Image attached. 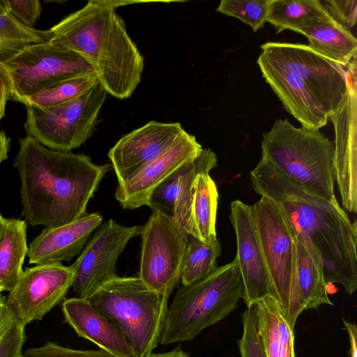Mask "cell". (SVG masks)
Segmentation results:
<instances>
[{
  "label": "cell",
  "mask_w": 357,
  "mask_h": 357,
  "mask_svg": "<svg viewBox=\"0 0 357 357\" xmlns=\"http://www.w3.org/2000/svg\"><path fill=\"white\" fill-rule=\"evenodd\" d=\"M255 191L276 204L297 241L321 261L327 285L337 283L351 295L357 288V228L338 202L312 193L261 159L250 172Z\"/></svg>",
  "instance_id": "6da1fadb"
},
{
  "label": "cell",
  "mask_w": 357,
  "mask_h": 357,
  "mask_svg": "<svg viewBox=\"0 0 357 357\" xmlns=\"http://www.w3.org/2000/svg\"><path fill=\"white\" fill-rule=\"evenodd\" d=\"M14 166L22 213L31 225L55 228L87 214V204L112 165L83 153L50 150L29 135L19 139Z\"/></svg>",
  "instance_id": "7a4b0ae2"
},
{
  "label": "cell",
  "mask_w": 357,
  "mask_h": 357,
  "mask_svg": "<svg viewBox=\"0 0 357 357\" xmlns=\"http://www.w3.org/2000/svg\"><path fill=\"white\" fill-rule=\"evenodd\" d=\"M257 63L285 109L302 125L317 130L340 109L356 63L348 68L301 43L268 42Z\"/></svg>",
  "instance_id": "3957f363"
},
{
  "label": "cell",
  "mask_w": 357,
  "mask_h": 357,
  "mask_svg": "<svg viewBox=\"0 0 357 357\" xmlns=\"http://www.w3.org/2000/svg\"><path fill=\"white\" fill-rule=\"evenodd\" d=\"M123 2L90 0L50 29V43L82 57L107 93L121 100L132 95L144 70V57L116 12Z\"/></svg>",
  "instance_id": "277c9868"
},
{
  "label": "cell",
  "mask_w": 357,
  "mask_h": 357,
  "mask_svg": "<svg viewBox=\"0 0 357 357\" xmlns=\"http://www.w3.org/2000/svg\"><path fill=\"white\" fill-rule=\"evenodd\" d=\"M261 158L310 192L331 202L335 172L334 145L319 130L296 128L287 119H276L263 134Z\"/></svg>",
  "instance_id": "5b68a950"
},
{
  "label": "cell",
  "mask_w": 357,
  "mask_h": 357,
  "mask_svg": "<svg viewBox=\"0 0 357 357\" xmlns=\"http://www.w3.org/2000/svg\"><path fill=\"white\" fill-rule=\"evenodd\" d=\"M243 296L237 260L218 267L206 278L179 287L170 304L160 344L192 340L234 310Z\"/></svg>",
  "instance_id": "8992f818"
},
{
  "label": "cell",
  "mask_w": 357,
  "mask_h": 357,
  "mask_svg": "<svg viewBox=\"0 0 357 357\" xmlns=\"http://www.w3.org/2000/svg\"><path fill=\"white\" fill-rule=\"evenodd\" d=\"M123 333L135 357H148L160 342L168 298L139 276H116L86 298Z\"/></svg>",
  "instance_id": "52a82bcc"
},
{
  "label": "cell",
  "mask_w": 357,
  "mask_h": 357,
  "mask_svg": "<svg viewBox=\"0 0 357 357\" xmlns=\"http://www.w3.org/2000/svg\"><path fill=\"white\" fill-rule=\"evenodd\" d=\"M107 94L98 82L86 93L60 105L25 106L27 135L53 151L69 152L80 147L93 135Z\"/></svg>",
  "instance_id": "ba28073f"
},
{
  "label": "cell",
  "mask_w": 357,
  "mask_h": 357,
  "mask_svg": "<svg viewBox=\"0 0 357 357\" xmlns=\"http://www.w3.org/2000/svg\"><path fill=\"white\" fill-rule=\"evenodd\" d=\"M252 212L269 277L287 322L297 301V240L280 207L262 197Z\"/></svg>",
  "instance_id": "9c48e42d"
},
{
  "label": "cell",
  "mask_w": 357,
  "mask_h": 357,
  "mask_svg": "<svg viewBox=\"0 0 357 357\" xmlns=\"http://www.w3.org/2000/svg\"><path fill=\"white\" fill-rule=\"evenodd\" d=\"M3 65L13 83L12 99L24 105L32 95L50 86L94 73L79 55L50 41L26 47Z\"/></svg>",
  "instance_id": "30bf717a"
},
{
  "label": "cell",
  "mask_w": 357,
  "mask_h": 357,
  "mask_svg": "<svg viewBox=\"0 0 357 357\" xmlns=\"http://www.w3.org/2000/svg\"><path fill=\"white\" fill-rule=\"evenodd\" d=\"M140 236L139 277L149 288L169 299L180 282L187 236L157 211L142 226Z\"/></svg>",
  "instance_id": "8fae6325"
},
{
  "label": "cell",
  "mask_w": 357,
  "mask_h": 357,
  "mask_svg": "<svg viewBox=\"0 0 357 357\" xmlns=\"http://www.w3.org/2000/svg\"><path fill=\"white\" fill-rule=\"evenodd\" d=\"M142 226H123L112 219L98 227L73 264V291L87 298L96 289L117 276L116 261L128 243L140 235Z\"/></svg>",
  "instance_id": "7c38bea8"
},
{
  "label": "cell",
  "mask_w": 357,
  "mask_h": 357,
  "mask_svg": "<svg viewBox=\"0 0 357 357\" xmlns=\"http://www.w3.org/2000/svg\"><path fill=\"white\" fill-rule=\"evenodd\" d=\"M74 281L73 265L61 262L38 264L22 271L7 304L26 326L41 320L65 297Z\"/></svg>",
  "instance_id": "4fadbf2b"
},
{
  "label": "cell",
  "mask_w": 357,
  "mask_h": 357,
  "mask_svg": "<svg viewBox=\"0 0 357 357\" xmlns=\"http://www.w3.org/2000/svg\"><path fill=\"white\" fill-rule=\"evenodd\" d=\"M218 159L211 149H203L195 158L177 168L152 192L149 206L169 220L186 236H195L192 204L197 177L209 174Z\"/></svg>",
  "instance_id": "5bb4252c"
},
{
  "label": "cell",
  "mask_w": 357,
  "mask_h": 357,
  "mask_svg": "<svg viewBox=\"0 0 357 357\" xmlns=\"http://www.w3.org/2000/svg\"><path fill=\"white\" fill-rule=\"evenodd\" d=\"M185 131L178 122L151 121L120 138L107 153L118 185L131 180L169 150Z\"/></svg>",
  "instance_id": "9a60e30c"
},
{
  "label": "cell",
  "mask_w": 357,
  "mask_h": 357,
  "mask_svg": "<svg viewBox=\"0 0 357 357\" xmlns=\"http://www.w3.org/2000/svg\"><path fill=\"white\" fill-rule=\"evenodd\" d=\"M229 219L236 236L237 260L246 306L268 296L277 300L254 220L252 207L240 200L231 202Z\"/></svg>",
  "instance_id": "2e32d148"
},
{
  "label": "cell",
  "mask_w": 357,
  "mask_h": 357,
  "mask_svg": "<svg viewBox=\"0 0 357 357\" xmlns=\"http://www.w3.org/2000/svg\"><path fill=\"white\" fill-rule=\"evenodd\" d=\"M356 74L351 75L347 98L331 120L334 126V165L335 181L343 207L357 212V148H356Z\"/></svg>",
  "instance_id": "e0dca14e"
},
{
  "label": "cell",
  "mask_w": 357,
  "mask_h": 357,
  "mask_svg": "<svg viewBox=\"0 0 357 357\" xmlns=\"http://www.w3.org/2000/svg\"><path fill=\"white\" fill-rule=\"evenodd\" d=\"M203 149L195 137L185 131L174 145L129 181L118 185L114 196L126 209L149 205L154 190L185 162Z\"/></svg>",
  "instance_id": "ac0fdd59"
},
{
  "label": "cell",
  "mask_w": 357,
  "mask_h": 357,
  "mask_svg": "<svg viewBox=\"0 0 357 357\" xmlns=\"http://www.w3.org/2000/svg\"><path fill=\"white\" fill-rule=\"evenodd\" d=\"M102 222V215L92 213L61 227H45L29 245V263L70 261L82 252L91 233Z\"/></svg>",
  "instance_id": "d6986e66"
},
{
  "label": "cell",
  "mask_w": 357,
  "mask_h": 357,
  "mask_svg": "<svg viewBox=\"0 0 357 357\" xmlns=\"http://www.w3.org/2000/svg\"><path fill=\"white\" fill-rule=\"evenodd\" d=\"M64 321L76 333L119 357H135L121 331L86 298H70L62 302Z\"/></svg>",
  "instance_id": "ffe728a7"
},
{
  "label": "cell",
  "mask_w": 357,
  "mask_h": 357,
  "mask_svg": "<svg viewBox=\"0 0 357 357\" xmlns=\"http://www.w3.org/2000/svg\"><path fill=\"white\" fill-rule=\"evenodd\" d=\"M297 240V239H296ZM323 266L316 253L297 241V301L289 326L294 331L298 315L304 310L331 305Z\"/></svg>",
  "instance_id": "44dd1931"
},
{
  "label": "cell",
  "mask_w": 357,
  "mask_h": 357,
  "mask_svg": "<svg viewBox=\"0 0 357 357\" xmlns=\"http://www.w3.org/2000/svg\"><path fill=\"white\" fill-rule=\"evenodd\" d=\"M255 304L258 330L266 357H295L294 331L279 301L268 296Z\"/></svg>",
  "instance_id": "7402d4cb"
},
{
  "label": "cell",
  "mask_w": 357,
  "mask_h": 357,
  "mask_svg": "<svg viewBox=\"0 0 357 357\" xmlns=\"http://www.w3.org/2000/svg\"><path fill=\"white\" fill-rule=\"evenodd\" d=\"M26 223L15 218H2L0 231V290L11 291L23 271L29 252Z\"/></svg>",
  "instance_id": "603a6c76"
},
{
  "label": "cell",
  "mask_w": 357,
  "mask_h": 357,
  "mask_svg": "<svg viewBox=\"0 0 357 357\" xmlns=\"http://www.w3.org/2000/svg\"><path fill=\"white\" fill-rule=\"evenodd\" d=\"M300 33L307 38L308 47L319 55L346 68L356 61L357 40L340 24L317 22Z\"/></svg>",
  "instance_id": "cb8c5ba5"
},
{
  "label": "cell",
  "mask_w": 357,
  "mask_h": 357,
  "mask_svg": "<svg viewBox=\"0 0 357 357\" xmlns=\"http://www.w3.org/2000/svg\"><path fill=\"white\" fill-rule=\"evenodd\" d=\"M267 22L277 33L284 30L300 33L317 22L337 23L320 0H271Z\"/></svg>",
  "instance_id": "d4e9b609"
},
{
  "label": "cell",
  "mask_w": 357,
  "mask_h": 357,
  "mask_svg": "<svg viewBox=\"0 0 357 357\" xmlns=\"http://www.w3.org/2000/svg\"><path fill=\"white\" fill-rule=\"evenodd\" d=\"M218 192L209 174L199 175L195 182L192 221L195 236L203 242L216 237L215 222Z\"/></svg>",
  "instance_id": "484cf974"
},
{
  "label": "cell",
  "mask_w": 357,
  "mask_h": 357,
  "mask_svg": "<svg viewBox=\"0 0 357 357\" xmlns=\"http://www.w3.org/2000/svg\"><path fill=\"white\" fill-rule=\"evenodd\" d=\"M187 249L182 264L180 282L183 286L193 284L212 273L217 268L221 246L216 237L206 242L192 236H187Z\"/></svg>",
  "instance_id": "4316f807"
},
{
  "label": "cell",
  "mask_w": 357,
  "mask_h": 357,
  "mask_svg": "<svg viewBox=\"0 0 357 357\" xmlns=\"http://www.w3.org/2000/svg\"><path fill=\"white\" fill-rule=\"evenodd\" d=\"M52 37L50 29L26 26L9 12H0V64H5L26 47L50 41Z\"/></svg>",
  "instance_id": "83f0119b"
},
{
  "label": "cell",
  "mask_w": 357,
  "mask_h": 357,
  "mask_svg": "<svg viewBox=\"0 0 357 357\" xmlns=\"http://www.w3.org/2000/svg\"><path fill=\"white\" fill-rule=\"evenodd\" d=\"M98 82L94 73L72 77L36 93L24 105L47 107L60 105L86 93Z\"/></svg>",
  "instance_id": "f1b7e54d"
},
{
  "label": "cell",
  "mask_w": 357,
  "mask_h": 357,
  "mask_svg": "<svg viewBox=\"0 0 357 357\" xmlns=\"http://www.w3.org/2000/svg\"><path fill=\"white\" fill-rule=\"evenodd\" d=\"M25 325L0 294V357H21Z\"/></svg>",
  "instance_id": "f546056e"
},
{
  "label": "cell",
  "mask_w": 357,
  "mask_h": 357,
  "mask_svg": "<svg viewBox=\"0 0 357 357\" xmlns=\"http://www.w3.org/2000/svg\"><path fill=\"white\" fill-rule=\"evenodd\" d=\"M271 1L222 0L216 10L241 20L257 31L267 22Z\"/></svg>",
  "instance_id": "4dcf8cb0"
},
{
  "label": "cell",
  "mask_w": 357,
  "mask_h": 357,
  "mask_svg": "<svg viewBox=\"0 0 357 357\" xmlns=\"http://www.w3.org/2000/svg\"><path fill=\"white\" fill-rule=\"evenodd\" d=\"M242 321L243 335L238 340L241 357H266L258 330L255 303L247 307Z\"/></svg>",
  "instance_id": "1f68e13d"
},
{
  "label": "cell",
  "mask_w": 357,
  "mask_h": 357,
  "mask_svg": "<svg viewBox=\"0 0 357 357\" xmlns=\"http://www.w3.org/2000/svg\"><path fill=\"white\" fill-rule=\"evenodd\" d=\"M21 357H119L102 349L77 350L65 347L56 342H47L44 345L26 349Z\"/></svg>",
  "instance_id": "d6a6232c"
},
{
  "label": "cell",
  "mask_w": 357,
  "mask_h": 357,
  "mask_svg": "<svg viewBox=\"0 0 357 357\" xmlns=\"http://www.w3.org/2000/svg\"><path fill=\"white\" fill-rule=\"evenodd\" d=\"M6 10L24 25L33 28L42 8L38 0H2Z\"/></svg>",
  "instance_id": "836d02e7"
},
{
  "label": "cell",
  "mask_w": 357,
  "mask_h": 357,
  "mask_svg": "<svg viewBox=\"0 0 357 357\" xmlns=\"http://www.w3.org/2000/svg\"><path fill=\"white\" fill-rule=\"evenodd\" d=\"M321 3L333 19L346 29L350 30L356 24V0H324Z\"/></svg>",
  "instance_id": "e575fe53"
},
{
  "label": "cell",
  "mask_w": 357,
  "mask_h": 357,
  "mask_svg": "<svg viewBox=\"0 0 357 357\" xmlns=\"http://www.w3.org/2000/svg\"><path fill=\"white\" fill-rule=\"evenodd\" d=\"M13 83L10 76L3 64H0V121L5 114L6 105L12 99Z\"/></svg>",
  "instance_id": "d590c367"
},
{
  "label": "cell",
  "mask_w": 357,
  "mask_h": 357,
  "mask_svg": "<svg viewBox=\"0 0 357 357\" xmlns=\"http://www.w3.org/2000/svg\"><path fill=\"white\" fill-rule=\"evenodd\" d=\"M345 329L347 331L350 341V357H357L356 336L357 329L355 324L343 319Z\"/></svg>",
  "instance_id": "8d00e7d4"
},
{
  "label": "cell",
  "mask_w": 357,
  "mask_h": 357,
  "mask_svg": "<svg viewBox=\"0 0 357 357\" xmlns=\"http://www.w3.org/2000/svg\"><path fill=\"white\" fill-rule=\"evenodd\" d=\"M10 144V139L3 131H0V165L8 158Z\"/></svg>",
  "instance_id": "74e56055"
},
{
  "label": "cell",
  "mask_w": 357,
  "mask_h": 357,
  "mask_svg": "<svg viewBox=\"0 0 357 357\" xmlns=\"http://www.w3.org/2000/svg\"><path fill=\"white\" fill-rule=\"evenodd\" d=\"M148 357H190L189 354L177 347L172 351L165 353H152Z\"/></svg>",
  "instance_id": "f35d334b"
},
{
  "label": "cell",
  "mask_w": 357,
  "mask_h": 357,
  "mask_svg": "<svg viewBox=\"0 0 357 357\" xmlns=\"http://www.w3.org/2000/svg\"><path fill=\"white\" fill-rule=\"evenodd\" d=\"M2 218H3V216L1 215V213H0V231H1V220H2ZM1 291L0 290V294H1Z\"/></svg>",
  "instance_id": "ab89813d"
}]
</instances>
